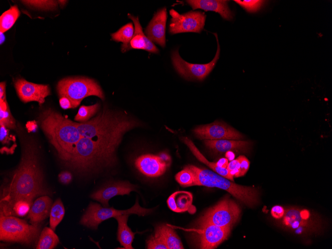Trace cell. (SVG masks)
Wrapping results in <instances>:
<instances>
[{
    "label": "cell",
    "mask_w": 332,
    "mask_h": 249,
    "mask_svg": "<svg viewBox=\"0 0 332 249\" xmlns=\"http://www.w3.org/2000/svg\"><path fill=\"white\" fill-rule=\"evenodd\" d=\"M282 220L284 226L298 234L317 233L321 228L320 220L304 209L288 208L285 211Z\"/></svg>",
    "instance_id": "ba28073f"
},
{
    "label": "cell",
    "mask_w": 332,
    "mask_h": 249,
    "mask_svg": "<svg viewBox=\"0 0 332 249\" xmlns=\"http://www.w3.org/2000/svg\"><path fill=\"white\" fill-rule=\"evenodd\" d=\"M128 16L133 21L135 29L134 35L123 52L133 49L145 50L155 54L159 53V51L157 47L143 33L139 18L130 13L128 14Z\"/></svg>",
    "instance_id": "e0dca14e"
},
{
    "label": "cell",
    "mask_w": 332,
    "mask_h": 249,
    "mask_svg": "<svg viewBox=\"0 0 332 249\" xmlns=\"http://www.w3.org/2000/svg\"><path fill=\"white\" fill-rule=\"evenodd\" d=\"M129 214H122L114 218L118 222L117 239L125 249H133L132 243L134 238V233L127 225Z\"/></svg>",
    "instance_id": "7402d4cb"
},
{
    "label": "cell",
    "mask_w": 332,
    "mask_h": 249,
    "mask_svg": "<svg viewBox=\"0 0 332 249\" xmlns=\"http://www.w3.org/2000/svg\"><path fill=\"white\" fill-rule=\"evenodd\" d=\"M32 205V201L21 199L15 201L5 211L0 213V216H17L23 217L29 211Z\"/></svg>",
    "instance_id": "484cf974"
},
{
    "label": "cell",
    "mask_w": 332,
    "mask_h": 249,
    "mask_svg": "<svg viewBox=\"0 0 332 249\" xmlns=\"http://www.w3.org/2000/svg\"><path fill=\"white\" fill-rule=\"evenodd\" d=\"M0 125H4L7 129L15 128V121L11 113L7 100H0Z\"/></svg>",
    "instance_id": "4dcf8cb0"
},
{
    "label": "cell",
    "mask_w": 332,
    "mask_h": 249,
    "mask_svg": "<svg viewBox=\"0 0 332 249\" xmlns=\"http://www.w3.org/2000/svg\"><path fill=\"white\" fill-rule=\"evenodd\" d=\"M181 140L185 145L187 146L192 154L198 160L208 166L217 173L230 180L231 181L234 180V177L230 174L227 168H223L217 165L216 163L209 162L200 153V152L198 150V149L195 146L191 140L189 139L186 137H181Z\"/></svg>",
    "instance_id": "603a6c76"
},
{
    "label": "cell",
    "mask_w": 332,
    "mask_h": 249,
    "mask_svg": "<svg viewBox=\"0 0 332 249\" xmlns=\"http://www.w3.org/2000/svg\"><path fill=\"white\" fill-rule=\"evenodd\" d=\"M196 232L197 242L200 249H212L218 247L229 235L231 227H219L211 223L199 225Z\"/></svg>",
    "instance_id": "7c38bea8"
},
{
    "label": "cell",
    "mask_w": 332,
    "mask_h": 249,
    "mask_svg": "<svg viewBox=\"0 0 332 249\" xmlns=\"http://www.w3.org/2000/svg\"><path fill=\"white\" fill-rule=\"evenodd\" d=\"M193 9H202L205 11L218 12L227 20H232L234 14L229 7L228 0H190L186 1Z\"/></svg>",
    "instance_id": "d6986e66"
},
{
    "label": "cell",
    "mask_w": 332,
    "mask_h": 249,
    "mask_svg": "<svg viewBox=\"0 0 332 249\" xmlns=\"http://www.w3.org/2000/svg\"><path fill=\"white\" fill-rule=\"evenodd\" d=\"M155 232L158 233L163 238L167 249H184L180 238L174 231L168 225H161L158 226Z\"/></svg>",
    "instance_id": "cb8c5ba5"
},
{
    "label": "cell",
    "mask_w": 332,
    "mask_h": 249,
    "mask_svg": "<svg viewBox=\"0 0 332 249\" xmlns=\"http://www.w3.org/2000/svg\"><path fill=\"white\" fill-rule=\"evenodd\" d=\"M249 167V162L244 156H240L236 159L228 163L227 168L230 174L233 177H240L244 175Z\"/></svg>",
    "instance_id": "4316f807"
},
{
    "label": "cell",
    "mask_w": 332,
    "mask_h": 249,
    "mask_svg": "<svg viewBox=\"0 0 332 249\" xmlns=\"http://www.w3.org/2000/svg\"><path fill=\"white\" fill-rule=\"evenodd\" d=\"M9 135L8 129L4 125H0V140L2 145H9L12 139Z\"/></svg>",
    "instance_id": "8d00e7d4"
},
{
    "label": "cell",
    "mask_w": 332,
    "mask_h": 249,
    "mask_svg": "<svg viewBox=\"0 0 332 249\" xmlns=\"http://www.w3.org/2000/svg\"><path fill=\"white\" fill-rule=\"evenodd\" d=\"M285 211L284 209L279 206L273 207L271 211L272 216L275 218H280L283 216Z\"/></svg>",
    "instance_id": "f35d334b"
},
{
    "label": "cell",
    "mask_w": 332,
    "mask_h": 249,
    "mask_svg": "<svg viewBox=\"0 0 332 249\" xmlns=\"http://www.w3.org/2000/svg\"><path fill=\"white\" fill-rule=\"evenodd\" d=\"M166 8L159 10L146 28V36L153 42L162 47L166 46V26L167 19Z\"/></svg>",
    "instance_id": "5bb4252c"
},
{
    "label": "cell",
    "mask_w": 332,
    "mask_h": 249,
    "mask_svg": "<svg viewBox=\"0 0 332 249\" xmlns=\"http://www.w3.org/2000/svg\"><path fill=\"white\" fill-rule=\"evenodd\" d=\"M134 32L133 25L130 22L121 27L117 32L111 34V37L113 40L123 43L121 51L123 52L131 40Z\"/></svg>",
    "instance_id": "f1b7e54d"
},
{
    "label": "cell",
    "mask_w": 332,
    "mask_h": 249,
    "mask_svg": "<svg viewBox=\"0 0 332 249\" xmlns=\"http://www.w3.org/2000/svg\"><path fill=\"white\" fill-rule=\"evenodd\" d=\"M6 83L4 82L0 83V100H6L5 94Z\"/></svg>",
    "instance_id": "60d3db41"
},
{
    "label": "cell",
    "mask_w": 332,
    "mask_h": 249,
    "mask_svg": "<svg viewBox=\"0 0 332 249\" xmlns=\"http://www.w3.org/2000/svg\"><path fill=\"white\" fill-rule=\"evenodd\" d=\"M59 242V239L54 230L45 227L42 230L38 242L37 249H53Z\"/></svg>",
    "instance_id": "d4e9b609"
},
{
    "label": "cell",
    "mask_w": 332,
    "mask_h": 249,
    "mask_svg": "<svg viewBox=\"0 0 332 249\" xmlns=\"http://www.w3.org/2000/svg\"><path fill=\"white\" fill-rule=\"evenodd\" d=\"M236 3L243 7L245 10L249 12H254L259 10L263 4L264 0H234Z\"/></svg>",
    "instance_id": "836d02e7"
},
{
    "label": "cell",
    "mask_w": 332,
    "mask_h": 249,
    "mask_svg": "<svg viewBox=\"0 0 332 249\" xmlns=\"http://www.w3.org/2000/svg\"><path fill=\"white\" fill-rule=\"evenodd\" d=\"M60 97H66L73 108L78 106L85 97L94 95L102 100L104 95L101 88L94 80L86 78H68L60 80L57 85Z\"/></svg>",
    "instance_id": "5b68a950"
},
{
    "label": "cell",
    "mask_w": 332,
    "mask_h": 249,
    "mask_svg": "<svg viewBox=\"0 0 332 249\" xmlns=\"http://www.w3.org/2000/svg\"><path fill=\"white\" fill-rule=\"evenodd\" d=\"M40 231L38 223L30 225L13 216H0L1 241L30 245L36 240Z\"/></svg>",
    "instance_id": "8992f818"
},
{
    "label": "cell",
    "mask_w": 332,
    "mask_h": 249,
    "mask_svg": "<svg viewBox=\"0 0 332 249\" xmlns=\"http://www.w3.org/2000/svg\"><path fill=\"white\" fill-rule=\"evenodd\" d=\"M215 35L217 42V49L213 59L209 63L205 64H196L188 63L183 60L178 54L177 50L171 54V60L176 71L181 76L188 80H203L211 72L218 61L220 52V45L218 36Z\"/></svg>",
    "instance_id": "9c48e42d"
},
{
    "label": "cell",
    "mask_w": 332,
    "mask_h": 249,
    "mask_svg": "<svg viewBox=\"0 0 332 249\" xmlns=\"http://www.w3.org/2000/svg\"><path fill=\"white\" fill-rule=\"evenodd\" d=\"M193 132L201 140H239L243 135L236 129L223 122L215 121L195 128Z\"/></svg>",
    "instance_id": "8fae6325"
},
{
    "label": "cell",
    "mask_w": 332,
    "mask_h": 249,
    "mask_svg": "<svg viewBox=\"0 0 332 249\" xmlns=\"http://www.w3.org/2000/svg\"><path fill=\"white\" fill-rule=\"evenodd\" d=\"M225 156L227 159L230 161L233 160L235 158V154L233 151H231L226 152Z\"/></svg>",
    "instance_id": "ee69618b"
},
{
    "label": "cell",
    "mask_w": 332,
    "mask_h": 249,
    "mask_svg": "<svg viewBox=\"0 0 332 249\" xmlns=\"http://www.w3.org/2000/svg\"><path fill=\"white\" fill-rule=\"evenodd\" d=\"M147 248L149 249H167L162 237L156 232L147 242Z\"/></svg>",
    "instance_id": "e575fe53"
},
{
    "label": "cell",
    "mask_w": 332,
    "mask_h": 249,
    "mask_svg": "<svg viewBox=\"0 0 332 249\" xmlns=\"http://www.w3.org/2000/svg\"><path fill=\"white\" fill-rule=\"evenodd\" d=\"M23 3L33 7L43 9H54L57 2L55 0H23Z\"/></svg>",
    "instance_id": "d590c367"
},
{
    "label": "cell",
    "mask_w": 332,
    "mask_h": 249,
    "mask_svg": "<svg viewBox=\"0 0 332 249\" xmlns=\"http://www.w3.org/2000/svg\"><path fill=\"white\" fill-rule=\"evenodd\" d=\"M192 200V195L190 192L178 191L169 196L167 200V204L172 211L181 213L190 209Z\"/></svg>",
    "instance_id": "44dd1931"
},
{
    "label": "cell",
    "mask_w": 332,
    "mask_h": 249,
    "mask_svg": "<svg viewBox=\"0 0 332 249\" xmlns=\"http://www.w3.org/2000/svg\"><path fill=\"white\" fill-rule=\"evenodd\" d=\"M216 164L220 167L227 168L228 164V160L227 158H222L216 162Z\"/></svg>",
    "instance_id": "7bdbcfd3"
},
{
    "label": "cell",
    "mask_w": 332,
    "mask_h": 249,
    "mask_svg": "<svg viewBox=\"0 0 332 249\" xmlns=\"http://www.w3.org/2000/svg\"><path fill=\"white\" fill-rule=\"evenodd\" d=\"M99 108V102L89 106L82 105L79 108L74 119L81 123L87 121L98 111Z\"/></svg>",
    "instance_id": "1f68e13d"
},
{
    "label": "cell",
    "mask_w": 332,
    "mask_h": 249,
    "mask_svg": "<svg viewBox=\"0 0 332 249\" xmlns=\"http://www.w3.org/2000/svg\"><path fill=\"white\" fill-rule=\"evenodd\" d=\"M14 86L18 97L24 102L37 101L41 105L45 102V97L51 94L48 85L30 83L23 78L16 80Z\"/></svg>",
    "instance_id": "4fadbf2b"
},
{
    "label": "cell",
    "mask_w": 332,
    "mask_h": 249,
    "mask_svg": "<svg viewBox=\"0 0 332 249\" xmlns=\"http://www.w3.org/2000/svg\"><path fill=\"white\" fill-rule=\"evenodd\" d=\"M61 107L64 109L73 108L71 101L66 97H61L59 99Z\"/></svg>",
    "instance_id": "ab89813d"
},
{
    "label": "cell",
    "mask_w": 332,
    "mask_h": 249,
    "mask_svg": "<svg viewBox=\"0 0 332 249\" xmlns=\"http://www.w3.org/2000/svg\"><path fill=\"white\" fill-rule=\"evenodd\" d=\"M39 121L42 130L64 163L82 138L75 122L51 108L43 110Z\"/></svg>",
    "instance_id": "7a4b0ae2"
},
{
    "label": "cell",
    "mask_w": 332,
    "mask_h": 249,
    "mask_svg": "<svg viewBox=\"0 0 332 249\" xmlns=\"http://www.w3.org/2000/svg\"><path fill=\"white\" fill-rule=\"evenodd\" d=\"M239 206L233 200L226 198L210 209L201 217L198 225L211 223L221 227H231L237 222L241 214Z\"/></svg>",
    "instance_id": "52a82bcc"
},
{
    "label": "cell",
    "mask_w": 332,
    "mask_h": 249,
    "mask_svg": "<svg viewBox=\"0 0 332 249\" xmlns=\"http://www.w3.org/2000/svg\"><path fill=\"white\" fill-rule=\"evenodd\" d=\"M59 180L62 183L68 184L72 180V174L68 171H62L58 175Z\"/></svg>",
    "instance_id": "74e56055"
},
{
    "label": "cell",
    "mask_w": 332,
    "mask_h": 249,
    "mask_svg": "<svg viewBox=\"0 0 332 249\" xmlns=\"http://www.w3.org/2000/svg\"><path fill=\"white\" fill-rule=\"evenodd\" d=\"M205 146L215 154H221L228 151L248 152L251 143L249 141L229 139L206 140Z\"/></svg>",
    "instance_id": "ac0fdd59"
},
{
    "label": "cell",
    "mask_w": 332,
    "mask_h": 249,
    "mask_svg": "<svg viewBox=\"0 0 332 249\" xmlns=\"http://www.w3.org/2000/svg\"><path fill=\"white\" fill-rule=\"evenodd\" d=\"M175 179L182 186L195 185L196 179L193 173L185 166L176 174Z\"/></svg>",
    "instance_id": "d6a6232c"
},
{
    "label": "cell",
    "mask_w": 332,
    "mask_h": 249,
    "mask_svg": "<svg viewBox=\"0 0 332 249\" xmlns=\"http://www.w3.org/2000/svg\"><path fill=\"white\" fill-rule=\"evenodd\" d=\"M171 16L169 32L174 34L183 32L200 33L203 29L206 15L200 11H190L180 14L175 10H169Z\"/></svg>",
    "instance_id": "30bf717a"
},
{
    "label": "cell",
    "mask_w": 332,
    "mask_h": 249,
    "mask_svg": "<svg viewBox=\"0 0 332 249\" xmlns=\"http://www.w3.org/2000/svg\"><path fill=\"white\" fill-rule=\"evenodd\" d=\"M52 201L48 196H42L32 204L28 217L32 223H38L50 215Z\"/></svg>",
    "instance_id": "ffe728a7"
},
{
    "label": "cell",
    "mask_w": 332,
    "mask_h": 249,
    "mask_svg": "<svg viewBox=\"0 0 332 249\" xmlns=\"http://www.w3.org/2000/svg\"><path fill=\"white\" fill-rule=\"evenodd\" d=\"M65 214L63 204L60 198L52 204L50 212V226L54 231L62 220Z\"/></svg>",
    "instance_id": "f546056e"
},
{
    "label": "cell",
    "mask_w": 332,
    "mask_h": 249,
    "mask_svg": "<svg viewBox=\"0 0 332 249\" xmlns=\"http://www.w3.org/2000/svg\"><path fill=\"white\" fill-rule=\"evenodd\" d=\"M20 12L16 5H13L5 12L0 17V31L4 32L8 30L15 23L19 17Z\"/></svg>",
    "instance_id": "83f0119b"
},
{
    "label": "cell",
    "mask_w": 332,
    "mask_h": 249,
    "mask_svg": "<svg viewBox=\"0 0 332 249\" xmlns=\"http://www.w3.org/2000/svg\"><path fill=\"white\" fill-rule=\"evenodd\" d=\"M185 167L193 173L196 179L195 185L217 187L226 190L249 207H252L258 202V191L254 187L237 184L206 168H201L193 165H187Z\"/></svg>",
    "instance_id": "277c9868"
},
{
    "label": "cell",
    "mask_w": 332,
    "mask_h": 249,
    "mask_svg": "<svg viewBox=\"0 0 332 249\" xmlns=\"http://www.w3.org/2000/svg\"><path fill=\"white\" fill-rule=\"evenodd\" d=\"M136 190L135 186L128 182H117L105 185L93 193L90 197L99 202L105 207H107L108 201L117 195L129 194Z\"/></svg>",
    "instance_id": "9a60e30c"
},
{
    "label": "cell",
    "mask_w": 332,
    "mask_h": 249,
    "mask_svg": "<svg viewBox=\"0 0 332 249\" xmlns=\"http://www.w3.org/2000/svg\"><path fill=\"white\" fill-rule=\"evenodd\" d=\"M137 168L149 177H158L163 174L169 166L163 162L158 155L145 154L138 157L135 162Z\"/></svg>",
    "instance_id": "2e32d148"
},
{
    "label": "cell",
    "mask_w": 332,
    "mask_h": 249,
    "mask_svg": "<svg viewBox=\"0 0 332 249\" xmlns=\"http://www.w3.org/2000/svg\"><path fill=\"white\" fill-rule=\"evenodd\" d=\"M158 156L163 162H165L168 165H170L171 161L170 157L167 154L163 152L160 153Z\"/></svg>",
    "instance_id": "b9f144b4"
},
{
    "label": "cell",
    "mask_w": 332,
    "mask_h": 249,
    "mask_svg": "<svg viewBox=\"0 0 332 249\" xmlns=\"http://www.w3.org/2000/svg\"><path fill=\"white\" fill-rule=\"evenodd\" d=\"M22 150L19 165L4 189L1 212L9 208L16 200L24 199L33 201L36 196L48 193L44 185L36 146L32 142L27 141Z\"/></svg>",
    "instance_id": "6da1fadb"
},
{
    "label": "cell",
    "mask_w": 332,
    "mask_h": 249,
    "mask_svg": "<svg viewBox=\"0 0 332 249\" xmlns=\"http://www.w3.org/2000/svg\"><path fill=\"white\" fill-rule=\"evenodd\" d=\"M30 124H26V126L28 127V129H30V131H34L35 129L36 128V124L35 123H34V122H29Z\"/></svg>",
    "instance_id": "f6af8a7d"
},
{
    "label": "cell",
    "mask_w": 332,
    "mask_h": 249,
    "mask_svg": "<svg viewBox=\"0 0 332 249\" xmlns=\"http://www.w3.org/2000/svg\"><path fill=\"white\" fill-rule=\"evenodd\" d=\"M75 123L82 137L94 140L122 139L125 133L138 125L135 120L105 106L90 120Z\"/></svg>",
    "instance_id": "3957f363"
}]
</instances>
